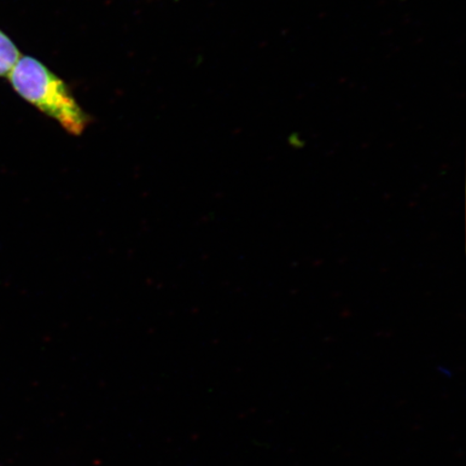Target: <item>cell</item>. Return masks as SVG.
I'll use <instances>...</instances> for the list:
<instances>
[{"label":"cell","mask_w":466,"mask_h":466,"mask_svg":"<svg viewBox=\"0 0 466 466\" xmlns=\"http://www.w3.org/2000/svg\"><path fill=\"white\" fill-rule=\"evenodd\" d=\"M21 56L13 40L0 29V77H7Z\"/></svg>","instance_id":"7a4b0ae2"},{"label":"cell","mask_w":466,"mask_h":466,"mask_svg":"<svg viewBox=\"0 0 466 466\" xmlns=\"http://www.w3.org/2000/svg\"><path fill=\"white\" fill-rule=\"evenodd\" d=\"M7 78L23 100L57 121L73 136L83 134L90 124L89 115L76 100L66 81L37 58L22 56Z\"/></svg>","instance_id":"6da1fadb"}]
</instances>
